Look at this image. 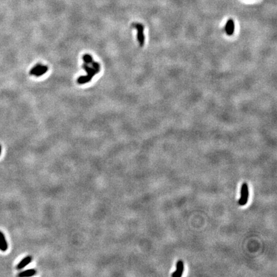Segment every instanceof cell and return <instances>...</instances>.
<instances>
[{"instance_id": "obj_1", "label": "cell", "mask_w": 277, "mask_h": 277, "mask_svg": "<svg viewBox=\"0 0 277 277\" xmlns=\"http://www.w3.org/2000/svg\"><path fill=\"white\" fill-rule=\"evenodd\" d=\"M133 27L137 30V38L140 46L143 47L145 43V36H144V27L141 23H134L133 24Z\"/></svg>"}, {"instance_id": "obj_2", "label": "cell", "mask_w": 277, "mask_h": 277, "mask_svg": "<svg viewBox=\"0 0 277 277\" xmlns=\"http://www.w3.org/2000/svg\"><path fill=\"white\" fill-rule=\"evenodd\" d=\"M48 71V66L42 65L41 64H37L30 71V75L36 77L42 76Z\"/></svg>"}, {"instance_id": "obj_3", "label": "cell", "mask_w": 277, "mask_h": 277, "mask_svg": "<svg viewBox=\"0 0 277 277\" xmlns=\"http://www.w3.org/2000/svg\"><path fill=\"white\" fill-rule=\"evenodd\" d=\"M249 198V190L247 183H243L241 188V197L238 201L239 205H245L248 201Z\"/></svg>"}, {"instance_id": "obj_4", "label": "cell", "mask_w": 277, "mask_h": 277, "mask_svg": "<svg viewBox=\"0 0 277 277\" xmlns=\"http://www.w3.org/2000/svg\"><path fill=\"white\" fill-rule=\"evenodd\" d=\"M235 30V24L232 19H229L224 26V31L226 34L230 36L232 35Z\"/></svg>"}, {"instance_id": "obj_5", "label": "cell", "mask_w": 277, "mask_h": 277, "mask_svg": "<svg viewBox=\"0 0 277 277\" xmlns=\"http://www.w3.org/2000/svg\"><path fill=\"white\" fill-rule=\"evenodd\" d=\"M184 262L182 260H179L177 262V269L175 272H174L171 274V276L173 277H180L184 272Z\"/></svg>"}, {"instance_id": "obj_6", "label": "cell", "mask_w": 277, "mask_h": 277, "mask_svg": "<svg viewBox=\"0 0 277 277\" xmlns=\"http://www.w3.org/2000/svg\"><path fill=\"white\" fill-rule=\"evenodd\" d=\"M82 67L84 69L86 70V71L87 72L86 76L87 77H89V78L91 80L93 79L94 76H95L96 74H98L100 72V71H98L94 69L93 67H90L89 66V64H87L86 63L83 64Z\"/></svg>"}, {"instance_id": "obj_7", "label": "cell", "mask_w": 277, "mask_h": 277, "mask_svg": "<svg viewBox=\"0 0 277 277\" xmlns=\"http://www.w3.org/2000/svg\"><path fill=\"white\" fill-rule=\"evenodd\" d=\"M8 249V244L5 239L4 234L0 231V250L2 252H5Z\"/></svg>"}, {"instance_id": "obj_8", "label": "cell", "mask_w": 277, "mask_h": 277, "mask_svg": "<svg viewBox=\"0 0 277 277\" xmlns=\"http://www.w3.org/2000/svg\"><path fill=\"white\" fill-rule=\"evenodd\" d=\"M32 258L31 256H27L25 258H24L20 262H19L17 266V269H21L24 268L25 266H27L31 262Z\"/></svg>"}, {"instance_id": "obj_9", "label": "cell", "mask_w": 277, "mask_h": 277, "mask_svg": "<svg viewBox=\"0 0 277 277\" xmlns=\"http://www.w3.org/2000/svg\"><path fill=\"white\" fill-rule=\"evenodd\" d=\"M37 272L36 270L34 269H28L26 270V271H24L23 272H21L18 275L20 277H28V276H34L36 274Z\"/></svg>"}, {"instance_id": "obj_10", "label": "cell", "mask_w": 277, "mask_h": 277, "mask_svg": "<svg viewBox=\"0 0 277 277\" xmlns=\"http://www.w3.org/2000/svg\"><path fill=\"white\" fill-rule=\"evenodd\" d=\"M83 60L87 64H91L94 61L93 57L91 55L89 54H85L82 57Z\"/></svg>"}, {"instance_id": "obj_11", "label": "cell", "mask_w": 277, "mask_h": 277, "mask_svg": "<svg viewBox=\"0 0 277 277\" xmlns=\"http://www.w3.org/2000/svg\"><path fill=\"white\" fill-rule=\"evenodd\" d=\"M1 153H2V146H1V145H0V155H1Z\"/></svg>"}]
</instances>
